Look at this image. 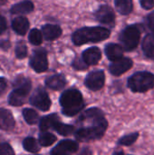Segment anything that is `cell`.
Wrapping results in <instances>:
<instances>
[{"mask_svg":"<svg viewBox=\"0 0 154 155\" xmlns=\"http://www.w3.org/2000/svg\"><path fill=\"white\" fill-rule=\"evenodd\" d=\"M78 121H86L89 125L80 127L75 132V138L80 142H90L101 139L108 127V122L102 110L90 108L84 112Z\"/></svg>","mask_w":154,"mask_h":155,"instance_id":"6da1fadb","label":"cell"},{"mask_svg":"<svg viewBox=\"0 0 154 155\" xmlns=\"http://www.w3.org/2000/svg\"><path fill=\"white\" fill-rule=\"evenodd\" d=\"M111 35L109 29L102 26L83 27L75 31L72 36L73 43L75 45H84L86 43H96L107 39Z\"/></svg>","mask_w":154,"mask_h":155,"instance_id":"7a4b0ae2","label":"cell"},{"mask_svg":"<svg viewBox=\"0 0 154 155\" xmlns=\"http://www.w3.org/2000/svg\"><path fill=\"white\" fill-rule=\"evenodd\" d=\"M60 104L63 107V114L67 116H74L84 108L83 94L77 89L64 91L60 97Z\"/></svg>","mask_w":154,"mask_h":155,"instance_id":"3957f363","label":"cell"},{"mask_svg":"<svg viewBox=\"0 0 154 155\" xmlns=\"http://www.w3.org/2000/svg\"><path fill=\"white\" fill-rule=\"evenodd\" d=\"M14 90L8 97V103L12 106L22 105L31 91V81L25 76H18L14 81Z\"/></svg>","mask_w":154,"mask_h":155,"instance_id":"277c9868","label":"cell"},{"mask_svg":"<svg viewBox=\"0 0 154 155\" xmlns=\"http://www.w3.org/2000/svg\"><path fill=\"white\" fill-rule=\"evenodd\" d=\"M128 87L133 93H145L154 88V74L141 71L133 74L127 80Z\"/></svg>","mask_w":154,"mask_h":155,"instance_id":"5b68a950","label":"cell"},{"mask_svg":"<svg viewBox=\"0 0 154 155\" xmlns=\"http://www.w3.org/2000/svg\"><path fill=\"white\" fill-rule=\"evenodd\" d=\"M141 39V29L138 25H130L126 26L120 34L119 40L124 51H133L137 48Z\"/></svg>","mask_w":154,"mask_h":155,"instance_id":"8992f818","label":"cell"},{"mask_svg":"<svg viewBox=\"0 0 154 155\" xmlns=\"http://www.w3.org/2000/svg\"><path fill=\"white\" fill-rule=\"evenodd\" d=\"M30 104L41 111H48L51 106V100L48 94L43 88H37L30 97Z\"/></svg>","mask_w":154,"mask_h":155,"instance_id":"52a82bcc","label":"cell"},{"mask_svg":"<svg viewBox=\"0 0 154 155\" xmlns=\"http://www.w3.org/2000/svg\"><path fill=\"white\" fill-rule=\"evenodd\" d=\"M30 65L36 73H43L46 71L48 68V61L45 50H35L31 57Z\"/></svg>","mask_w":154,"mask_h":155,"instance_id":"ba28073f","label":"cell"},{"mask_svg":"<svg viewBox=\"0 0 154 155\" xmlns=\"http://www.w3.org/2000/svg\"><path fill=\"white\" fill-rule=\"evenodd\" d=\"M105 75L104 72L102 70H97L91 72L85 78L84 84L87 88L92 91H98L102 89L104 85Z\"/></svg>","mask_w":154,"mask_h":155,"instance_id":"9c48e42d","label":"cell"},{"mask_svg":"<svg viewBox=\"0 0 154 155\" xmlns=\"http://www.w3.org/2000/svg\"><path fill=\"white\" fill-rule=\"evenodd\" d=\"M133 62L129 57H121L117 60L112 61V64L109 65L110 73L114 76H120L123 74L126 73L133 67Z\"/></svg>","mask_w":154,"mask_h":155,"instance_id":"30bf717a","label":"cell"},{"mask_svg":"<svg viewBox=\"0 0 154 155\" xmlns=\"http://www.w3.org/2000/svg\"><path fill=\"white\" fill-rule=\"evenodd\" d=\"M95 18L103 25H110L111 27L114 26L115 24V14L113 8L107 5H101L95 12Z\"/></svg>","mask_w":154,"mask_h":155,"instance_id":"8fae6325","label":"cell"},{"mask_svg":"<svg viewBox=\"0 0 154 155\" xmlns=\"http://www.w3.org/2000/svg\"><path fill=\"white\" fill-rule=\"evenodd\" d=\"M79 145L76 142L72 140H63L61 141L52 151L53 155H64L74 153L78 151Z\"/></svg>","mask_w":154,"mask_h":155,"instance_id":"7c38bea8","label":"cell"},{"mask_svg":"<svg viewBox=\"0 0 154 155\" xmlns=\"http://www.w3.org/2000/svg\"><path fill=\"white\" fill-rule=\"evenodd\" d=\"M101 58L102 52L96 46L90 47L83 53V59L87 65H94L98 64Z\"/></svg>","mask_w":154,"mask_h":155,"instance_id":"4fadbf2b","label":"cell"},{"mask_svg":"<svg viewBox=\"0 0 154 155\" xmlns=\"http://www.w3.org/2000/svg\"><path fill=\"white\" fill-rule=\"evenodd\" d=\"M15 119L9 110L0 108V130L10 131L15 127Z\"/></svg>","mask_w":154,"mask_h":155,"instance_id":"5bb4252c","label":"cell"},{"mask_svg":"<svg viewBox=\"0 0 154 155\" xmlns=\"http://www.w3.org/2000/svg\"><path fill=\"white\" fill-rule=\"evenodd\" d=\"M42 35L45 40L53 41L62 35V29L57 25H45L42 27Z\"/></svg>","mask_w":154,"mask_h":155,"instance_id":"9a60e30c","label":"cell"},{"mask_svg":"<svg viewBox=\"0 0 154 155\" xmlns=\"http://www.w3.org/2000/svg\"><path fill=\"white\" fill-rule=\"evenodd\" d=\"M104 51H105V54L107 58L110 61H114L123 56L124 49L121 45L112 43V44H108L105 46Z\"/></svg>","mask_w":154,"mask_h":155,"instance_id":"2e32d148","label":"cell"},{"mask_svg":"<svg viewBox=\"0 0 154 155\" xmlns=\"http://www.w3.org/2000/svg\"><path fill=\"white\" fill-rule=\"evenodd\" d=\"M45 84L53 90H61L66 85V80L62 74H54L45 79Z\"/></svg>","mask_w":154,"mask_h":155,"instance_id":"e0dca14e","label":"cell"},{"mask_svg":"<svg viewBox=\"0 0 154 155\" xmlns=\"http://www.w3.org/2000/svg\"><path fill=\"white\" fill-rule=\"evenodd\" d=\"M12 27L16 34L24 35L29 29V21L27 20V18L23 16L15 17L12 22Z\"/></svg>","mask_w":154,"mask_h":155,"instance_id":"ac0fdd59","label":"cell"},{"mask_svg":"<svg viewBox=\"0 0 154 155\" xmlns=\"http://www.w3.org/2000/svg\"><path fill=\"white\" fill-rule=\"evenodd\" d=\"M142 49L145 56L154 61V37L152 35H146L143 39Z\"/></svg>","mask_w":154,"mask_h":155,"instance_id":"d6986e66","label":"cell"},{"mask_svg":"<svg viewBox=\"0 0 154 155\" xmlns=\"http://www.w3.org/2000/svg\"><path fill=\"white\" fill-rule=\"evenodd\" d=\"M34 10V4L29 1L25 0L23 2H20L18 4L14 5L11 7V13L12 14H20V15H25L29 14Z\"/></svg>","mask_w":154,"mask_h":155,"instance_id":"ffe728a7","label":"cell"},{"mask_svg":"<svg viewBox=\"0 0 154 155\" xmlns=\"http://www.w3.org/2000/svg\"><path fill=\"white\" fill-rule=\"evenodd\" d=\"M116 10L123 15H127L132 13L133 9V0H114Z\"/></svg>","mask_w":154,"mask_h":155,"instance_id":"44dd1931","label":"cell"},{"mask_svg":"<svg viewBox=\"0 0 154 155\" xmlns=\"http://www.w3.org/2000/svg\"><path fill=\"white\" fill-rule=\"evenodd\" d=\"M58 121V116L57 114H49V115H46L44 117H43L40 121V130L43 132V131H46L50 128L53 127V125Z\"/></svg>","mask_w":154,"mask_h":155,"instance_id":"7402d4cb","label":"cell"},{"mask_svg":"<svg viewBox=\"0 0 154 155\" xmlns=\"http://www.w3.org/2000/svg\"><path fill=\"white\" fill-rule=\"evenodd\" d=\"M54 131H56L57 133H59L61 135L64 136H67V135H71L74 133V127L69 124H64L63 123H60L59 121H57L52 127Z\"/></svg>","mask_w":154,"mask_h":155,"instance_id":"603a6c76","label":"cell"},{"mask_svg":"<svg viewBox=\"0 0 154 155\" xmlns=\"http://www.w3.org/2000/svg\"><path fill=\"white\" fill-rule=\"evenodd\" d=\"M23 146L25 151L32 153H36L40 151V146H39L37 141L33 137L25 138L23 142Z\"/></svg>","mask_w":154,"mask_h":155,"instance_id":"cb8c5ba5","label":"cell"},{"mask_svg":"<svg viewBox=\"0 0 154 155\" xmlns=\"http://www.w3.org/2000/svg\"><path fill=\"white\" fill-rule=\"evenodd\" d=\"M23 115H24L25 122L28 124H37V122L39 120L38 114L34 110L30 109V108H25L23 110Z\"/></svg>","mask_w":154,"mask_h":155,"instance_id":"d4e9b609","label":"cell"},{"mask_svg":"<svg viewBox=\"0 0 154 155\" xmlns=\"http://www.w3.org/2000/svg\"><path fill=\"white\" fill-rule=\"evenodd\" d=\"M55 141H56L55 135H54L51 133L43 131V133L40 134V135H39V143L42 146H45V147L50 146L53 143H54Z\"/></svg>","mask_w":154,"mask_h":155,"instance_id":"484cf974","label":"cell"},{"mask_svg":"<svg viewBox=\"0 0 154 155\" xmlns=\"http://www.w3.org/2000/svg\"><path fill=\"white\" fill-rule=\"evenodd\" d=\"M28 39H29V42L34 45H39L42 44L43 42V35H42V32L39 31L38 29H32L29 33V35H28Z\"/></svg>","mask_w":154,"mask_h":155,"instance_id":"4316f807","label":"cell"},{"mask_svg":"<svg viewBox=\"0 0 154 155\" xmlns=\"http://www.w3.org/2000/svg\"><path fill=\"white\" fill-rule=\"evenodd\" d=\"M138 138H139V134L138 133H132L130 134L123 136L119 140L118 143L120 145H123V146H130V145L133 144L137 141Z\"/></svg>","mask_w":154,"mask_h":155,"instance_id":"83f0119b","label":"cell"},{"mask_svg":"<svg viewBox=\"0 0 154 155\" xmlns=\"http://www.w3.org/2000/svg\"><path fill=\"white\" fill-rule=\"evenodd\" d=\"M15 55L18 59H23L27 55V47L25 44H18L15 46Z\"/></svg>","mask_w":154,"mask_h":155,"instance_id":"f1b7e54d","label":"cell"},{"mask_svg":"<svg viewBox=\"0 0 154 155\" xmlns=\"http://www.w3.org/2000/svg\"><path fill=\"white\" fill-rule=\"evenodd\" d=\"M15 153L13 148L8 143H0V155H12Z\"/></svg>","mask_w":154,"mask_h":155,"instance_id":"f546056e","label":"cell"},{"mask_svg":"<svg viewBox=\"0 0 154 155\" xmlns=\"http://www.w3.org/2000/svg\"><path fill=\"white\" fill-rule=\"evenodd\" d=\"M145 23H146L149 30L152 32V35L154 37V11L147 15V17L145 19Z\"/></svg>","mask_w":154,"mask_h":155,"instance_id":"4dcf8cb0","label":"cell"},{"mask_svg":"<svg viewBox=\"0 0 154 155\" xmlns=\"http://www.w3.org/2000/svg\"><path fill=\"white\" fill-rule=\"evenodd\" d=\"M73 66L77 70H84V69H86V67L88 65L85 64V62L82 58V59H75L73 63Z\"/></svg>","mask_w":154,"mask_h":155,"instance_id":"1f68e13d","label":"cell"},{"mask_svg":"<svg viewBox=\"0 0 154 155\" xmlns=\"http://www.w3.org/2000/svg\"><path fill=\"white\" fill-rule=\"evenodd\" d=\"M140 3L145 10H151L154 7V0H140Z\"/></svg>","mask_w":154,"mask_h":155,"instance_id":"d6a6232c","label":"cell"},{"mask_svg":"<svg viewBox=\"0 0 154 155\" xmlns=\"http://www.w3.org/2000/svg\"><path fill=\"white\" fill-rule=\"evenodd\" d=\"M6 25H7V24H6V20H5V17L0 14V35L5 31V29H6Z\"/></svg>","mask_w":154,"mask_h":155,"instance_id":"836d02e7","label":"cell"},{"mask_svg":"<svg viewBox=\"0 0 154 155\" xmlns=\"http://www.w3.org/2000/svg\"><path fill=\"white\" fill-rule=\"evenodd\" d=\"M6 88V80L5 78L0 77V94H2Z\"/></svg>","mask_w":154,"mask_h":155,"instance_id":"e575fe53","label":"cell"},{"mask_svg":"<svg viewBox=\"0 0 154 155\" xmlns=\"http://www.w3.org/2000/svg\"><path fill=\"white\" fill-rule=\"evenodd\" d=\"M0 47L4 50H7L10 47V43L8 40H4L0 43Z\"/></svg>","mask_w":154,"mask_h":155,"instance_id":"d590c367","label":"cell"},{"mask_svg":"<svg viewBox=\"0 0 154 155\" xmlns=\"http://www.w3.org/2000/svg\"><path fill=\"white\" fill-rule=\"evenodd\" d=\"M7 0H0V5H4V4H5V2H6Z\"/></svg>","mask_w":154,"mask_h":155,"instance_id":"8d00e7d4","label":"cell"},{"mask_svg":"<svg viewBox=\"0 0 154 155\" xmlns=\"http://www.w3.org/2000/svg\"><path fill=\"white\" fill-rule=\"evenodd\" d=\"M114 154H123V152H115Z\"/></svg>","mask_w":154,"mask_h":155,"instance_id":"74e56055","label":"cell"}]
</instances>
